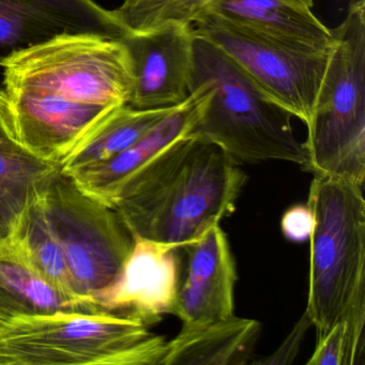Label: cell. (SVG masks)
<instances>
[{
  "mask_svg": "<svg viewBox=\"0 0 365 365\" xmlns=\"http://www.w3.org/2000/svg\"><path fill=\"white\" fill-rule=\"evenodd\" d=\"M125 34L112 10L96 0H0V63L63 34Z\"/></svg>",
  "mask_w": 365,
  "mask_h": 365,
  "instance_id": "8fae6325",
  "label": "cell"
},
{
  "mask_svg": "<svg viewBox=\"0 0 365 365\" xmlns=\"http://www.w3.org/2000/svg\"><path fill=\"white\" fill-rule=\"evenodd\" d=\"M0 101H1V87H0ZM0 136H6L4 131L3 123H1V116H0Z\"/></svg>",
  "mask_w": 365,
  "mask_h": 365,
  "instance_id": "cb8c5ba5",
  "label": "cell"
},
{
  "mask_svg": "<svg viewBox=\"0 0 365 365\" xmlns=\"http://www.w3.org/2000/svg\"><path fill=\"white\" fill-rule=\"evenodd\" d=\"M181 249L134 237L131 253L116 279L96 292L100 311L151 327L175 315L181 281Z\"/></svg>",
  "mask_w": 365,
  "mask_h": 365,
  "instance_id": "9c48e42d",
  "label": "cell"
},
{
  "mask_svg": "<svg viewBox=\"0 0 365 365\" xmlns=\"http://www.w3.org/2000/svg\"><path fill=\"white\" fill-rule=\"evenodd\" d=\"M193 27L196 35L232 59L267 98L309 125L330 51L294 48L215 14H202Z\"/></svg>",
  "mask_w": 365,
  "mask_h": 365,
  "instance_id": "ba28073f",
  "label": "cell"
},
{
  "mask_svg": "<svg viewBox=\"0 0 365 365\" xmlns=\"http://www.w3.org/2000/svg\"><path fill=\"white\" fill-rule=\"evenodd\" d=\"M211 97L208 83L191 85L187 99L175 106L135 144L108 161L91 164L68 175L87 195L112 208L121 185L160 153L189 136Z\"/></svg>",
  "mask_w": 365,
  "mask_h": 365,
  "instance_id": "7c38bea8",
  "label": "cell"
},
{
  "mask_svg": "<svg viewBox=\"0 0 365 365\" xmlns=\"http://www.w3.org/2000/svg\"><path fill=\"white\" fill-rule=\"evenodd\" d=\"M305 0H213L204 14H215L275 41L329 52L334 36Z\"/></svg>",
  "mask_w": 365,
  "mask_h": 365,
  "instance_id": "5bb4252c",
  "label": "cell"
},
{
  "mask_svg": "<svg viewBox=\"0 0 365 365\" xmlns=\"http://www.w3.org/2000/svg\"><path fill=\"white\" fill-rule=\"evenodd\" d=\"M328 67L304 143L309 170L363 187L365 179V1L333 29Z\"/></svg>",
  "mask_w": 365,
  "mask_h": 365,
  "instance_id": "8992f818",
  "label": "cell"
},
{
  "mask_svg": "<svg viewBox=\"0 0 365 365\" xmlns=\"http://www.w3.org/2000/svg\"><path fill=\"white\" fill-rule=\"evenodd\" d=\"M187 254V275L181 281L175 316L192 327L235 315L236 262L225 232L211 226L183 249Z\"/></svg>",
  "mask_w": 365,
  "mask_h": 365,
  "instance_id": "4fadbf2b",
  "label": "cell"
},
{
  "mask_svg": "<svg viewBox=\"0 0 365 365\" xmlns=\"http://www.w3.org/2000/svg\"><path fill=\"white\" fill-rule=\"evenodd\" d=\"M307 206L309 236L307 311L320 341L345 324L346 365L363 364L365 326V200L363 187L344 179L314 175Z\"/></svg>",
  "mask_w": 365,
  "mask_h": 365,
  "instance_id": "7a4b0ae2",
  "label": "cell"
},
{
  "mask_svg": "<svg viewBox=\"0 0 365 365\" xmlns=\"http://www.w3.org/2000/svg\"><path fill=\"white\" fill-rule=\"evenodd\" d=\"M200 82L210 85L211 97L190 138L220 147L239 164L284 161L309 170L292 114L267 98L223 51L195 34L191 85Z\"/></svg>",
  "mask_w": 365,
  "mask_h": 365,
  "instance_id": "3957f363",
  "label": "cell"
},
{
  "mask_svg": "<svg viewBox=\"0 0 365 365\" xmlns=\"http://www.w3.org/2000/svg\"><path fill=\"white\" fill-rule=\"evenodd\" d=\"M40 191L41 190L33 196L6 238L22 254L38 274L63 296L101 312L95 304L80 298L74 292L65 256L44 212Z\"/></svg>",
  "mask_w": 365,
  "mask_h": 365,
  "instance_id": "e0dca14e",
  "label": "cell"
},
{
  "mask_svg": "<svg viewBox=\"0 0 365 365\" xmlns=\"http://www.w3.org/2000/svg\"><path fill=\"white\" fill-rule=\"evenodd\" d=\"M0 67L4 91L63 106H125L135 82L125 42L106 34L58 35L10 55Z\"/></svg>",
  "mask_w": 365,
  "mask_h": 365,
  "instance_id": "5b68a950",
  "label": "cell"
},
{
  "mask_svg": "<svg viewBox=\"0 0 365 365\" xmlns=\"http://www.w3.org/2000/svg\"><path fill=\"white\" fill-rule=\"evenodd\" d=\"M213 0H123L112 10L125 34H144L168 23L192 24ZM123 34V35H125Z\"/></svg>",
  "mask_w": 365,
  "mask_h": 365,
  "instance_id": "ffe728a7",
  "label": "cell"
},
{
  "mask_svg": "<svg viewBox=\"0 0 365 365\" xmlns=\"http://www.w3.org/2000/svg\"><path fill=\"white\" fill-rule=\"evenodd\" d=\"M133 63V91L129 106L136 110L173 108L191 93L195 31L192 24L168 23L144 34H125Z\"/></svg>",
  "mask_w": 365,
  "mask_h": 365,
  "instance_id": "30bf717a",
  "label": "cell"
},
{
  "mask_svg": "<svg viewBox=\"0 0 365 365\" xmlns=\"http://www.w3.org/2000/svg\"><path fill=\"white\" fill-rule=\"evenodd\" d=\"M61 165L31 155L7 136H0V241Z\"/></svg>",
  "mask_w": 365,
  "mask_h": 365,
  "instance_id": "d6986e66",
  "label": "cell"
},
{
  "mask_svg": "<svg viewBox=\"0 0 365 365\" xmlns=\"http://www.w3.org/2000/svg\"><path fill=\"white\" fill-rule=\"evenodd\" d=\"M76 311L97 313L53 287L7 238L0 241V324L23 315Z\"/></svg>",
  "mask_w": 365,
  "mask_h": 365,
  "instance_id": "2e32d148",
  "label": "cell"
},
{
  "mask_svg": "<svg viewBox=\"0 0 365 365\" xmlns=\"http://www.w3.org/2000/svg\"><path fill=\"white\" fill-rule=\"evenodd\" d=\"M40 198L74 292L95 304L93 294L116 279L131 253L133 235L115 209L87 195L61 170L41 189Z\"/></svg>",
  "mask_w": 365,
  "mask_h": 365,
  "instance_id": "52a82bcc",
  "label": "cell"
},
{
  "mask_svg": "<svg viewBox=\"0 0 365 365\" xmlns=\"http://www.w3.org/2000/svg\"><path fill=\"white\" fill-rule=\"evenodd\" d=\"M162 335L108 312L58 311L0 324V365H161Z\"/></svg>",
  "mask_w": 365,
  "mask_h": 365,
  "instance_id": "277c9868",
  "label": "cell"
},
{
  "mask_svg": "<svg viewBox=\"0 0 365 365\" xmlns=\"http://www.w3.org/2000/svg\"><path fill=\"white\" fill-rule=\"evenodd\" d=\"M238 164L187 136L125 181L112 208L133 237L183 250L236 210L247 181Z\"/></svg>",
  "mask_w": 365,
  "mask_h": 365,
  "instance_id": "6da1fadb",
  "label": "cell"
},
{
  "mask_svg": "<svg viewBox=\"0 0 365 365\" xmlns=\"http://www.w3.org/2000/svg\"><path fill=\"white\" fill-rule=\"evenodd\" d=\"M309 365H346L345 324H335L320 341H316V348Z\"/></svg>",
  "mask_w": 365,
  "mask_h": 365,
  "instance_id": "44dd1931",
  "label": "cell"
},
{
  "mask_svg": "<svg viewBox=\"0 0 365 365\" xmlns=\"http://www.w3.org/2000/svg\"><path fill=\"white\" fill-rule=\"evenodd\" d=\"M313 215L307 205H296L288 209L282 217L284 236L294 242L309 240L313 230Z\"/></svg>",
  "mask_w": 365,
  "mask_h": 365,
  "instance_id": "603a6c76",
  "label": "cell"
},
{
  "mask_svg": "<svg viewBox=\"0 0 365 365\" xmlns=\"http://www.w3.org/2000/svg\"><path fill=\"white\" fill-rule=\"evenodd\" d=\"M174 108L136 110L129 104L119 106L61 160V173L70 175L112 159L135 144Z\"/></svg>",
  "mask_w": 365,
  "mask_h": 365,
  "instance_id": "ac0fdd59",
  "label": "cell"
},
{
  "mask_svg": "<svg viewBox=\"0 0 365 365\" xmlns=\"http://www.w3.org/2000/svg\"><path fill=\"white\" fill-rule=\"evenodd\" d=\"M312 326L313 324H312L311 317L305 309L300 319L294 324V328L290 331L285 341L279 345V347L266 359L252 361V363L253 364L277 365L290 364L294 362V359L298 356L301 345H302L303 339Z\"/></svg>",
  "mask_w": 365,
  "mask_h": 365,
  "instance_id": "7402d4cb",
  "label": "cell"
},
{
  "mask_svg": "<svg viewBox=\"0 0 365 365\" xmlns=\"http://www.w3.org/2000/svg\"><path fill=\"white\" fill-rule=\"evenodd\" d=\"M259 322L232 315L200 326H182L168 341L161 365H245L252 362Z\"/></svg>",
  "mask_w": 365,
  "mask_h": 365,
  "instance_id": "9a60e30c",
  "label": "cell"
}]
</instances>
